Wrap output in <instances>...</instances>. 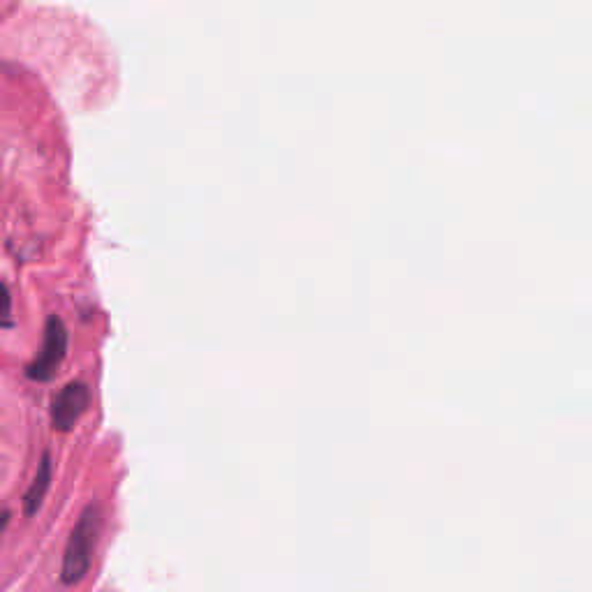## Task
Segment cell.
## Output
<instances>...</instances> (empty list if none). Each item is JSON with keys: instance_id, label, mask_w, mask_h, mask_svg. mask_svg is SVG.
<instances>
[{"instance_id": "obj_1", "label": "cell", "mask_w": 592, "mask_h": 592, "mask_svg": "<svg viewBox=\"0 0 592 592\" xmlns=\"http://www.w3.org/2000/svg\"><path fill=\"white\" fill-rule=\"evenodd\" d=\"M102 528V509L98 502L86 505L81 512L77 525H74L72 535L68 539L63 555V567H61V581L65 586H77L86 579L88 569H91L95 546H98Z\"/></svg>"}, {"instance_id": "obj_2", "label": "cell", "mask_w": 592, "mask_h": 592, "mask_svg": "<svg viewBox=\"0 0 592 592\" xmlns=\"http://www.w3.org/2000/svg\"><path fill=\"white\" fill-rule=\"evenodd\" d=\"M65 354H68V329L61 317L51 315L47 324H44V338L42 347L33 359V364L26 368V375L33 382H49L54 380V375L61 368Z\"/></svg>"}, {"instance_id": "obj_3", "label": "cell", "mask_w": 592, "mask_h": 592, "mask_svg": "<svg viewBox=\"0 0 592 592\" xmlns=\"http://www.w3.org/2000/svg\"><path fill=\"white\" fill-rule=\"evenodd\" d=\"M91 405V389L84 382H70L58 391L54 403H51V424L56 431L68 433L77 426L81 414Z\"/></svg>"}, {"instance_id": "obj_4", "label": "cell", "mask_w": 592, "mask_h": 592, "mask_svg": "<svg viewBox=\"0 0 592 592\" xmlns=\"http://www.w3.org/2000/svg\"><path fill=\"white\" fill-rule=\"evenodd\" d=\"M51 475H54V463H51L49 451H44L40 468H37V472H35L33 484L28 486V491L24 495V514L26 516H35L37 512H40L42 502H44V498H47V491L51 486Z\"/></svg>"}, {"instance_id": "obj_5", "label": "cell", "mask_w": 592, "mask_h": 592, "mask_svg": "<svg viewBox=\"0 0 592 592\" xmlns=\"http://www.w3.org/2000/svg\"><path fill=\"white\" fill-rule=\"evenodd\" d=\"M0 327L12 329L14 317H12V294L7 290L5 283H0Z\"/></svg>"}, {"instance_id": "obj_6", "label": "cell", "mask_w": 592, "mask_h": 592, "mask_svg": "<svg viewBox=\"0 0 592 592\" xmlns=\"http://www.w3.org/2000/svg\"><path fill=\"white\" fill-rule=\"evenodd\" d=\"M10 518H12V514L7 512V509H0V535H3V532H5L7 523H10Z\"/></svg>"}]
</instances>
